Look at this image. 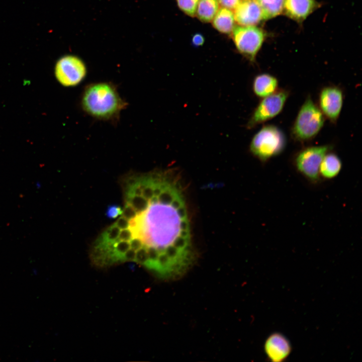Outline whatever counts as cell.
<instances>
[{"label":"cell","instance_id":"cell-1","mask_svg":"<svg viewBox=\"0 0 362 362\" xmlns=\"http://www.w3.org/2000/svg\"><path fill=\"white\" fill-rule=\"evenodd\" d=\"M143 212L131 223L134 237L146 247H154L159 256L155 272L175 278L188 268L193 259L190 223L184 196L176 179L167 172Z\"/></svg>","mask_w":362,"mask_h":362},{"label":"cell","instance_id":"cell-2","mask_svg":"<svg viewBox=\"0 0 362 362\" xmlns=\"http://www.w3.org/2000/svg\"><path fill=\"white\" fill-rule=\"evenodd\" d=\"M81 107L90 116L102 120L116 119L127 106L116 87L109 82L88 85L81 99Z\"/></svg>","mask_w":362,"mask_h":362},{"label":"cell","instance_id":"cell-3","mask_svg":"<svg viewBox=\"0 0 362 362\" xmlns=\"http://www.w3.org/2000/svg\"><path fill=\"white\" fill-rule=\"evenodd\" d=\"M325 122V116L310 96L300 108L292 128L293 138L298 141L313 139L319 133Z\"/></svg>","mask_w":362,"mask_h":362},{"label":"cell","instance_id":"cell-4","mask_svg":"<svg viewBox=\"0 0 362 362\" xmlns=\"http://www.w3.org/2000/svg\"><path fill=\"white\" fill-rule=\"evenodd\" d=\"M287 140L283 131L273 125L263 126L253 137L250 152L259 160L265 162L284 150Z\"/></svg>","mask_w":362,"mask_h":362},{"label":"cell","instance_id":"cell-5","mask_svg":"<svg viewBox=\"0 0 362 362\" xmlns=\"http://www.w3.org/2000/svg\"><path fill=\"white\" fill-rule=\"evenodd\" d=\"M331 149L329 145L311 146L299 151L294 158L297 171L308 181L317 184L320 180L319 167L324 155Z\"/></svg>","mask_w":362,"mask_h":362},{"label":"cell","instance_id":"cell-6","mask_svg":"<svg viewBox=\"0 0 362 362\" xmlns=\"http://www.w3.org/2000/svg\"><path fill=\"white\" fill-rule=\"evenodd\" d=\"M233 40L239 53L254 62L264 40L263 30L256 26H236L232 32Z\"/></svg>","mask_w":362,"mask_h":362},{"label":"cell","instance_id":"cell-7","mask_svg":"<svg viewBox=\"0 0 362 362\" xmlns=\"http://www.w3.org/2000/svg\"><path fill=\"white\" fill-rule=\"evenodd\" d=\"M289 96V91L281 89L262 98L248 120L246 128L251 129L276 117L282 111Z\"/></svg>","mask_w":362,"mask_h":362},{"label":"cell","instance_id":"cell-8","mask_svg":"<svg viewBox=\"0 0 362 362\" xmlns=\"http://www.w3.org/2000/svg\"><path fill=\"white\" fill-rule=\"evenodd\" d=\"M87 69L79 57L67 55L61 57L56 62L55 74L62 85L72 87L79 84L85 77Z\"/></svg>","mask_w":362,"mask_h":362},{"label":"cell","instance_id":"cell-9","mask_svg":"<svg viewBox=\"0 0 362 362\" xmlns=\"http://www.w3.org/2000/svg\"><path fill=\"white\" fill-rule=\"evenodd\" d=\"M343 102L342 89L337 86L328 85L320 92L318 107L325 117L334 123L339 117Z\"/></svg>","mask_w":362,"mask_h":362},{"label":"cell","instance_id":"cell-10","mask_svg":"<svg viewBox=\"0 0 362 362\" xmlns=\"http://www.w3.org/2000/svg\"><path fill=\"white\" fill-rule=\"evenodd\" d=\"M233 13L235 22L240 26H256L264 20L256 0H240Z\"/></svg>","mask_w":362,"mask_h":362},{"label":"cell","instance_id":"cell-11","mask_svg":"<svg viewBox=\"0 0 362 362\" xmlns=\"http://www.w3.org/2000/svg\"><path fill=\"white\" fill-rule=\"evenodd\" d=\"M319 7L316 0H285L283 12L289 18L302 22Z\"/></svg>","mask_w":362,"mask_h":362},{"label":"cell","instance_id":"cell-12","mask_svg":"<svg viewBox=\"0 0 362 362\" xmlns=\"http://www.w3.org/2000/svg\"><path fill=\"white\" fill-rule=\"evenodd\" d=\"M265 350L268 357L274 361H281L289 354L291 346L287 339L278 333L272 334L267 339Z\"/></svg>","mask_w":362,"mask_h":362},{"label":"cell","instance_id":"cell-13","mask_svg":"<svg viewBox=\"0 0 362 362\" xmlns=\"http://www.w3.org/2000/svg\"><path fill=\"white\" fill-rule=\"evenodd\" d=\"M278 85L277 77L268 73H261L254 78L252 89L257 97L263 98L277 91Z\"/></svg>","mask_w":362,"mask_h":362},{"label":"cell","instance_id":"cell-14","mask_svg":"<svg viewBox=\"0 0 362 362\" xmlns=\"http://www.w3.org/2000/svg\"><path fill=\"white\" fill-rule=\"evenodd\" d=\"M342 162L335 153L328 152L323 157L319 167V175L325 179L336 177L342 169Z\"/></svg>","mask_w":362,"mask_h":362},{"label":"cell","instance_id":"cell-15","mask_svg":"<svg viewBox=\"0 0 362 362\" xmlns=\"http://www.w3.org/2000/svg\"><path fill=\"white\" fill-rule=\"evenodd\" d=\"M211 22L213 26L217 31L224 34H229L235 27L234 13L232 10L221 7Z\"/></svg>","mask_w":362,"mask_h":362},{"label":"cell","instance_id":"cell-16","mask_svg":"<svg viewBox=\"0 0 362 362\" xmlns=\"http://www.w3.org/2000/svg\"><path fill=\"white\" fill-rule=\"evenodd\" d=\"M219 7L218 0H199L196 16L202 22H210L219 9Z\"/></svg>","mask_w":362,"mask_h":362},{"label":"cell","instance_id":"cell-17","mask_svg":"<svg viewBox=\"0 0 362 362\" xmlns=\"http://www.w3.org/2000/svg\"><path fill=\"white\" fill-rule=\"evenodd\" d=\"M263 14L264 20L273 18L284 11L285 0H256Z\"/></svg>","mask_w":362,"mask_h":362},{"label":"cell","instance_id":"cell-18","mask_svg":"<svg viewBox=\"0 0 362 362\" xmlns=\"http://www.w3.org/2000/svg\"><path fill=\"white\" fill-rule=\"evenodd\" d=\"M126 202L134 208L137 214L144 212L149 205V200L142 195H126Z\"/></svg>","mask_w":362,"mask_h":362},{"label":"cell","instance_id":"cell-19","mask_svg":"<svg viewBox=\"0 0 362 362\" xmlns=\"http://www.w3.org/2000/svg\"><path fill=\"white\" fill-rule=\"evenodd\" d=\"M120 232L119 229L114 224L110 226L102 234L97 241L98 244L103 243H115ZM97 244V245H98Z\"/></svg>","mask_w":362,"mask_h":362},{"label":"cell","instance_id":"cell-20","mask_svg":"<svg viewBox=\"0 0 362 362\" xmlns=\"http://www.w3.org/2000/svg\"><path fill=\"white\" fill-rule=\"evenodd\" d=\"M199 0H176L180 10L189 16H196Z\"/></svg>","mask_w":362,"mask_h":362},{"label":"cell","instance_id":"cell-21","mask_svg":"<svg viewBox=\"0 0 362 362\" xmlns=\"http://www.w3.org/2000/svg\"><path fill=\"white\" fill-rule=\"evenodd\" d=\"M115 254L121 260L122 255L130 248L129 241H119L114 244Z\"/></svg>","mask_w":362,"mask_h":362},{"label":"cell","instance_id":"cell-22","mask_svg":"<svg viewBox=\"0 0 362 362\" xmlns=\"http://www.w3.org/2000/svg\"><path fill=\"white\" fill-rule=\"evenodd\" d=\"M135 261L145 266L148 261V255L146 247L143 245L141 247L136 250Z\"/></svg>","mask_w":362,"mask_h":362},{"label":"cell","instance_id":"cell-23","mask_svg":"<svg viewBox=\"0 0 362 362\" xmlns=\"http://www.w3.org/2000/svg\"><path fill=\"white\" fill-rule=\"evenodd\" d=\"M122 216L130 221L134 219L137 215L134 208L128 202H126L125 206L122 209Z\"/></svg>","mask_w":362,"mask_h":362},{"label":"cell","instance_id":"cell-24","mask_svg":"<svg viewBox=\"0 0 362 362\" xmlns=\"http://www.w3.org/2000/svg\"><path fill=\"white\" fill-rule=\"evenodd\" d=\"M122 213V209L117 205H113L108 206L107 211V216L111 219H114Z\"/></svg>","mask_w":362,"mask_h":362},{"label":"cell","instance_id":"cell-25","mask_svg":"<svg viewBox=\"0 0 362 362\" xmlns=\"http://www.w3.org/2000/svg\"><path fill=\"white\" fill-rule=\"evenodd\" d=\"M133 238V234L130 228H126L120 230L118 237L116 240V242L119 241H130Z\"/></svg>","mask_w":362,"mask_h":362},{"label":"cell","instance_id":"cell-26","mask_svg":"<svg viewBox=\"0 0 362 362\" xmlns=\"http://www.w3.org/2000/svg\"><path fill=\"white\" fill-rule=\"evenodd\" d=\"M240 0H218L219 6L222 8L234 10Z\"/></svg>","mask_w":362,"mask_h":362},{"label":"cell","instance_id":"cell-27","mask_svg":"<svg viewBox=\"0 0 362 362\" xmlns=\"http://www.w3.org/2000/svg\"><path fill=\"white\" fill-rule=\"evenodd\" d=\"M119 229H124L128 228L130 226V222L128 220L123 216L120 217L114 223Z\"/></svg>","mask_w":362,"mask_h":362},{"label":"cell","instance_id":"cell-28","mask_svg":"<svg viewBox=\"0 0 362 362\" xmlns=\"http://www.w3.org/2000/svg\"><path fill=\"white\" fill-rule=\"evenodd\" d=\"M136 251L130 248L121 257L122 261H134Z\"/></svg>","mask_w":362,"mask_h":362},{"label":"cell","instance_id":"cell-29","mask_svg":"<svg viewBox=\"0 0 362 362\" xmlns=\"http://www.w3.org/2000/svg\"><path fill=\"white\" fill-rule=\"evenodd\" d=\"M130 248L136 251L143 245V242L140 238L133 237L130 241Z\"/></svg>","mask_w":362,"mask_h":362},{"label":"cell","instance_id":"cell-30","mask_svg":"<svg viewBox=\"0 0 362 362\" xmlns=\"http://www.w3.org/2000/svg\"><path fill=\"white\" fill-rule=\"evenodd\" d=\"M192 41L194 45L200 46L204 44L205 39L202 35L197 33L193 36Z\"/></svg>","mask_w":362,"mask_h":362}]
</instances>
